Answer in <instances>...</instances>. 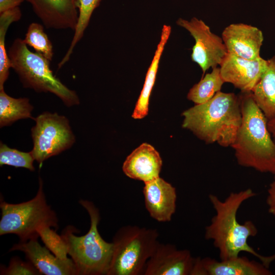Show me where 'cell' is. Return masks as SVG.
<instances>
[{"label":"cell","mask_w":275,"mask_h":275,"mask_svg":"<svg viewBox=\"0 0 275 275\" xmlns=\"http://www.w3.org/2000/svg\"><path fill=\"white\" fill-rule=\"evenodd\" d=\"M21 17V12L19 7L0 13V90L4 89L11 68L5 45L6 33L10 24L18 21Z\"/></svg>","instance_id":"22"},{"label":"cell","mask_w":275,"mask_h":275,"mask_svg":"<svg viewBox=\"0 0 275 275\" xmlns=\"http://www.w3.org/2000/svg\"><path fill=\"white\" fill-rule=\"evenodd\" d=\"M267 60L261 57L247 60L227 53L219 65L225 82L232 84L241 92H252L267 69Z\"/></svg>","instance_id":"10"},{"label":"cell","mask_w":275,"mask_h":275,"mask_svg":"<svg viewBox=\"0 0 275 275\" xmlns=\"http://www.w3.org/2000/svg\"><path fill=\"white\" fill-rule=\"evenodd\" d=\"M242 121L231 147L239 165L275 175V142L251 92L239 95Z\"/></svg>","instance_id":"3"},{"label":"cell","mask_w":275,"mask_h":275,"mask_svg":"<svg viewBox=\"0 0 275 275\" xmlns=\"http://www.w3.org/2000/svg\"><path fill=\"white\" fill-rule=\"evenodd\" d=\"M176 23L194 38L195 43L191 59L200 66L203 76L209 68L221 65L228 53L222 37L212 33L208 25L196 17L190 20L179 18Z\"/></svg>","instance_id":"9"},{"label":"cell","mask_w":275,"mask_h":275,"mask_svg":"<svg viewBox=\"0 0 275 275\" xmlns=\"http://www.w3.org/2000/svg\"><path fill=\"white\" fill-rule=\"evenodd\" d=\"M268 212L275 216V175L273 181L270 184L266 199Z\"/></svg>","instance_id":"28"},{"label":"cell","mask_w":275,"mask_h":275,"mask_svg":"<svg viewBox=\"0 0 275 275\" xmlns=\"http://www.w3.org/2000/svg\"><path fill=\"white\" fill-rule=\"evenodd\" d=\"M33 106L27 98H15L8 95L4 89L0 90V127L11 125L22 119H34L32 116Z\"/></svg>","instance_id":"20"},{"label":"cell","mask_w":275,"mask_h":275,"mask_svg":"<svg viewBox=\"0 0 275 275\" xmlns=\"http://www.w3.org/2000/svg\"><path fill=\"white\" fill-rule=\"evenodd\" d=\"M251 92L256 104L267 120L275 119V56Z\"/></svg>","instance_id":"19"},{"label":"cell","mask_w":275,"mask_h":275,"mask_svg":"<svg viewBox=\"0 0 275 275\" xmlns=\"http://www.w3.org/2000/svg\"><path fill=\"white\" fill-rule=\"evenodd\" d=\"M156 229L127 225L113 240L114 250L106 275L144 274L146 263L158 243Z\"/></svg>","instance_id":"6"},{"label":"cell","mask_w":275,"mask_h":275,"mask_svg":"<svg viewBox=\"0 0 275 275\" xmlns=\"http://www.w3.org/2000/svg\"><path fill=\"white\" fill-rule=\"evenodd\" d=\"M261 262L239 256L217 261L210 257L196 258L191 275H271Z\"/></svg>","instance_id":"13"},{"label":"cell","mask_w":275,"mask_h":275,"mask_svg":"<svg viewBox=\"0 0 275 275\" xmlns=\"http://www.w3.org/2000/svg\"><path fill=\"white\" fill-rule=\"evenodd\" d=\"M11 68L23 86L36 92L51 93L70 107L80 103L76 93L53 75L50 61L38 52L31 51L23 39H15L8 51Z\"/></svg>","instance_id":"5"},{"label":"cell","mask_w":275,"mask_h":275,"mask_svg":"<svg viewBox=\"0 0 275 275\" xmlns=\"http://www.w3.org/2000/svg\"><path fill=\"white\" fill-rule=\"evenodd\" d=\"M227 53L253 60L260 57L264 37L261 30L243 23H231L222 33Z\"/></svg>","instance_id":"12"},{"label":"cell","mask_w":275,"mask_h":275,"mask_svg":"<svg viewBox=\"0 0 275 275\" xmlns=\"http://www.w3.org/2000/svg\"><path fill=\"white\" fill-rule=\"evenodd\" d=\"M90 217V228L83 236L73 234L74 228L68 227L62 237L76 268L77 275H106L114 250L112 242L105 241L100 235L98 225L100 219L99 210L91 201L80 200Z\"/></svg>","instance_id":"4"},{"label":"cell","mask_w":275,"mask_h":275,"mask_svg":"<svg viewBox=\"0 0 275 275\" xmlns=\"http://www.w3.org/2000/svg\"><path fill=\"white\" fill-rule=\"evenodd\" d=\"M34 158L31 152H24L0 144V165H8L16 168H24L31 171L35 170Z\"/></svg>","instance_id":"25"},{"label":"cell","mask_w":275,"mask_h":275,"mask_svg":"<svg viewBox=\"0 0 275 275\" xmlns=\"http://www.w3.org/2000/svg\"><path fill=\"white\" fill-rule=\"evenodd\" d=\"M171 33V26L166 24L163 25L161 30L160 41L157 46L151 64L147 70L143 89L132 115V117L134 119H143L148 113L150 97L155 84L160 59Z\"/></svg>","instance_id":"18"},{"label":"cell","mask_w":275,"mask_h":275,"mask_svg":"<svg viewBox=\"0 0 275 275\" xmlns=\"http://www.w3.org/2000/svg\"><path fill=\"white\" fill-rule=\"evenodd\" d=\"M20 251L42 274L46 275H77L72 259H61L53 256L46 246H41L37 239L15 244L10 251Z\"/></svg>","instance_id":"15"},{"label":"cell","mask_w":275,"mask_h":275,"mask_svg":"<svg viewBox=\"0 0 275 275\" xmlns=\"http://www.w3.org/2000/svg\"><path fill=\"white\" fill-rule=\"evenodd\" d=\"M34 120L31 129L34 159L42 163L50 157L70 148L75 142L68 119L57 113L44 112Z\"/></svg>","instance_id":"8"},{"label":"cell","mask_w":275,"mask_h":275,"mask_svg":"<svg viewBox=\"0 0 275 275\" xmlns=\"http://www.w3.org/2000/svg\"><path fill=\"white\" fill-rule=\"evenodd\" d=\"M196 258L187 250L158 242L148 260L144 275H191Z\"/></svg>","instance_id":"11"},{"label":"cell","mask_w":275,"mask_h":275,"mask_svg":"<svg viewBox=\"0 0 275 275\" xmlns=\"http://www.w3.org/2000/svg\"><path fill=\"white\" fill-rule=\"evenodd\" d=\"M224 83L219 67L213 68L210 73H206L190 89L187 98L195 104L204 103L220 91Z\"/></svg>","instance_id":"21"},{"label":"cell","mask_w":275,"mask_h":275,"mask_svg":"<svg viewBox=\"0 0 275 275\" xmlns=\"http://www.w3.org/2000/svg\"><path fill=\"white\" fill-rule=\"evenodd\" d=\"M182 126L206 144L234 143L242 121L239 95L219 91L208 101L185 110Z\"/></svg>","instance_id":"2"},{"label":"cell","mask_w":275,"mask_h":275,"mask_svg":"<svg viewBox=\"0 0 275 275\" xmlns=\"http://www.w3.org/2000/svg\"><path fill=\"white\" fill-rule=\"evenodd\" d=\"M37 233L45 246L54 255L61 259L68 258V248L61 235H59L48 226L40 227Z\"/></svg>","instance_id":"26"},{"label":"cell","mask_w":275,"mask_h":275,"mask_svg":"<svg viewBox=\"0 0 275 275\" xmlns=\"http://www.w3.org/2000/svg\"><path fill=\"white\" fill-rule=\"evenodd\" d=\"M26 45L49 60H52L53 52L52 43L44 30V26L37 22L31 23L23 39Z\"/></svg>","instance_id":"24"},{"label":"cell","mask_w":275,"mask_h":275,"mask_svg":"<svg viewBox=\"0 0 275 275\" xmlns=\"http://www.w3.org/2000/svg\"><path fill=\"white\" fill-rule=\"evenodd\" d=\"M144 184L145 206L150 216L159 222L171 221L176 209V188L160 177Z\"/></svg>","instance_id":"16"},{"label":"cell","mask_w":275,"mask_h":275,"mask_svg":"<svg viewBox=\"0 0 275 275\" xmlns=\"http://www.w3.org/2000/svg\"><path fill=\"white\" fill-rule=\"evenodd\" d=\"M255 195L250 188L231 193L224 201L214 195H209L215 214L205 228V238L212 240L221 260L237 257L240 252H245L269 268L275 260V254L265 256L258 253L248 242L249 237L257 234L256 226L251 221L240 224L237 219V211L242 203Z\"/></svg>","instance_id":"1"},{"label":"cell","mask_w":275,"mask_h":275,"mask_svg":"<svg viewBox=\"0 0 275 275\" xmlns=\"http://www.w3.org/2000/svg\"><path fill=\"white\" fill-rule=\"evenodd\" d=\"M267 126L272 138L275 142V119L268 121Z\"/></svg>","instance_id":"30"},{"label":"cell","mask_w":275,"mask_h":275,"mask_svg":"<svg viewBox=\"0 0 275 275\" xmlns=\"http://www.w3.org/2000/svg\"><path fill=\"white\" fill-rule=\"evenodd\" d=\"M39 181L37 194L32 200L19 204L1 202V235L14 234L20 241L25 242L37 239V230L42 226L58 228L56 214L47 204L40 177Z\"/></svg>","instance_id":"7"},{"label":"cell","mask_w":275,"mask_h":275,"mask_svg":"<svg viewBox=\"0 0 275 275\" xmlns=\"http://www.w3.org/2000/svg\"><path fill=\"white\" fill-rule=\"evenodd\" d=\"M101 1V0H77L78 17L74 34L67 52L58 64L59 69L69 60L74 47L84 35L93 11L99 6Z\"/></svg>","instance_id":"23"},{"label":"cell","mask_w":275,"mask_h":275,"mask_svg":"<svg viewBox=\"0 0 275 275\" xmlns=\"http://www.w3.org/2000/svg\"><path fill=\"white\" fill-rule=\"evenodd\" d=\"M46 28L74 31L78 17L77 0H25Z\"/></svg>","instance_id":"14"},{"label":"cell","mask_w":275,"mask_h":275,"mask_svg":"<svg viewBox=\"0 0 275 275\" xmlns=\"http://www.w3.org/2000/svg\"><path fill=\"white\" fill-rule=\"evenodd\" d=\"M25 0H0V13L19 6Z\"/></svg>","instance_id":"29"},{"label":"cell","mask_w":275,"mask_h":275,"mask_svg":"<svg viewBox=\"0 0 275 275\" xmlns=\"http://www.w3.org/2000/svg\"><path fill=\"white\" fill-rule=\"evenodd\" d=\"M1 274L38 275L41 273L29 261L24 262L19 258L14 257L11 259L8 267H1Z\"/></svg>","instance_id":"27"},{"label":"cell","mask_w":275,"mask_h":275,"mask_svg":"<svg viewBox=\"0 0 275 275\" xmlns=\"http://www.w3.org/2000/svg\"><path fill=\"white\" fill-rule=\"evenodd\" d=\"M162 165L158 151L150 144L144 143L127 157L122 170L128 177L146 183L159 177Z\"/></svg>","instance_id":"17"}]
</instances>
